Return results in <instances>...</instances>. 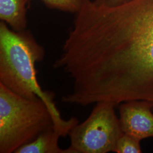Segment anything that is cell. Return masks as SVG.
I'll use <instances>...</instances> for the list:
<instances>
[{
	"label": "cell",
	"mask_w": 153,
	"mask_h": 153,
	"mask_svg": "<svg viewBox=\"0 0 153 153\" xmlns=\"http://www.w3.org/2000/svg\"><path fill=\"white\" fill-rule=\"evenodd\" d=\"M119 120L123 133L141 141L153 137L152 108L146 102L131 100L119 104Z\"/></svg>",
	"instance_id": "cell-5"
},
{
	"label": "cell",
	"mask_w": 153,
	"mask_h": 153,
	"mask_svg": "<svg viewBox=\"0 0 153 153\" xmlns=\"http://www.w3.org/2000/svg\"><path fill=\"white\" fill-rule=\"evenodd\" d=\"M115 107L111 102H98L85 120L72 128L68 134L71 153L115 152L123 133Z\"/></svg>",
	"instance_id": "cell-4"
},
{
	"label": "cell",
	"mask_w": 153,
	"mask_h": 153,
	"mask_svg": "<svg viewBox=\"0 0 153 153\" xmlns=\"http://www.w3.org/2000/svg\"><path fill=\"white\" fill-rule=\"evenodd\" d=\"M141 141L136 138L123 133L119 137L115 148L117 153H141Z\"/></svg>",
	"instance_id": "cell-8"
},
{
	"label": "cell",
	"mask_w": 153,
	"mask_h": 153,
	"mask_svg": "<svg viewBox=\"0 0 153 153\" xmlns=\"http://www.w3.org/2000/svg\"><path fill=\"white\" fill-rule=\"evenodd\" d=\"M27 3V0H0L1 21L16 31L26 30Z\"/></svg>",
	"instance_id": "cell-6"
},
{
	"label": "cell",
	"mask_w": 153,
	"mask_h": 153,
	"mask_svg": "<svg viewBox=\"0 0 153 153\" xmlns=\"http://www.w3.org/2000/svg\"><path fill=\"white\" fill-rule=\"evenodd\" d=\"M61 137L55 129L44 131L32 142L19 148L15 153H71L69 148L60 147L59 140Z\"/></svg>",
	"instance_id": "cell-7"
},
{
	"label": "cell",
	"mask_w": 153,
	"mask_h": 153,
	"mask_svg": "<svg viewBox=\"0 0 153 153\" xmlns=\"http://www.w3.org/2000/svg\"><path fill=\"white\" fill-rule=\"evenodd\" d=\"M52 129L55 123L43 100L25 98L0 83V153H15Z\"/></svg>",
	"instance_id": "cell-3"
},
{
	"label": "cell",
	"mask_w": 153,
	"mask_h": 153,
	"mask_svg": "<svg viewBox=\"0 0 153 153\" xmlns=\"http://www.w3.org/2000/svg\"><path fill=\"white\" fill-rule=\"evenodd\" d=\"M31 0H27L28 3ZM49 8L76 14L82 7L83 0H42Z\"/></svg>",
	"instance_id": "cell-9"
},
{
	"label": "cell",
	"mask_w": 153,
	"mask_h": 153,
	"mask_svg": "<svg viewBox=\"0 0 153 153\" xmlns=\"http://www.w3.org/2000/svg\"><path fill=\"white\" fill-rule=\"evenodd\" d=\"M44 57V47L29 30L16 31L1 21L0 83L25 98L43 100L52 115L55 130L65 137L79 121L73 117L63 119L56 106L53 94L44 91L40 86L35 65Z\"/></svg>",
	"instance_id": "cell-2"
},
{
	"label": "cell",
	"mask_w": 153,
	"mask_h": 153,
	"mask_svg": "<svg viewBox=\"0 0 153 153\" xmlns=\"http://www.w3.org/2000/svg\"><path fill=\"white\" fill-rule=\"evenodd\" d=\"M133 0H94V3L100 6L107 7H115L123 5Z\"/></svg>",
	"instance_id": "cell-10"
},
{
	"label": "cell",
	"mask_w": 153,
	"mask_h": 153,
	"mask_svg": "<svg viewBox=\"0 0 153 153\" xmlns=\"http://www.w3.org/2000/svg\"><path fill=\"white\" fill-rule=\"evenodd\" d=\"M70 43L76 74L94 102L142 101L153 109V0L115 7L84 0Z\"/></svg>",
	"instance_id": "cell-1"
}]
</instances>
